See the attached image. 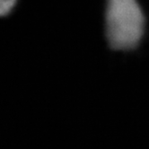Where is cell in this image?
I'll return each mask as SVG.
<instances>
[{
	"label": "cell",
	"mask_w": 149,
	"mask_h": 149,
	"mask_svg": "<svg viewBox=\"0 0 149 149\" xmlns=\"http://www.w3.org/2000/svg\"><path fill=\"white\" fill-rule=\"evenodd\" d=\"M144 16L136 0H108L106 33L116 49H129L139 42L144 31Z\"/></svg>",
	"instance_id": "cell-1"
},
{
	"label": "cell",
	"mask_w": 149,
	"mask_h": 149,
	"mask_svg": "<svg viewBox=\"0 0 149 149\" xmlns=\"http://www.w3.org/2000/svg\"><path fill=\"white\" fill-rule=\"evenodd\" d=\"M17 0H0V16H5L11 13Z\"/></svg>",
	"instance_id": "cell-2"
}]
</instances>
